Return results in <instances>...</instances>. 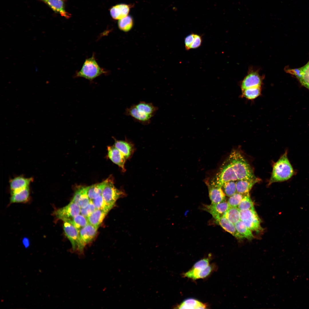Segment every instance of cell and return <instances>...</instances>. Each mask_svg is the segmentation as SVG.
I'll list each match as a JSON object with an SVG mask.
<instances>
[{
	"mask_svg": "<svg viewBox=\"0 0 309 309\" xmlns=\"http://www.w3.org/2000/svg\"><path fill=\"white\" fill-rule=\"evenodd\" d=\"M296 173L288 158L286 150L274 165L269 184L287 181L294 175Z\"/></svg>",
	"mask_w": 309,
	"mask_h": 309,
	"instance_id": "obj_1",
	"label": "cell"
},
{
	"mask_svg": "<svg viewBox=\"0 0 309 309\" xmlns=\"http://www.w3.org/2000/svg\"><path fill=\"white\" fill-rule=\"evenodd\" d=\"M228 160L238 179L257 178L249 165L239 151L236 150H233Z\"/></svg>",
	"mask_w": 309,
	"mask_h": 309,
	"instance_id": "obj_2",
	"label": "cell"
},
{
	"mask_svg": "<svg viewBox=\"0 0 309 309\" xmlns=\"http://www.w3.org/2000/svg\"><path fill=\"white\" fill-rule=\"evenodd\" d=\"M237 180V177L227 159L222 165L209 185L222 187L223 184L227 182Z\"/></svg>",
	"mask_w": 309,
	"mask_h": 309,
	"instance_id": "obj_3",
	"label": "cell"
},
{
	"mask_svg": "<svg viewBox=\"0 0 309 309\" xmlns=\"http://www.w3.org/2000/svg\"><path fill=\"white\" fill-rule=\"evenodd\" d=\"M105 72L99 66L93 56L86 60L76 76L91 80Z\"/></svg>",
	"mask_w": 309,
	"mask_h": 309,
	"instance_id": "obj_4",
	"label": "cell"
},
{
	"mask_svg": "<svg viewBox=\"0 0 309 309\" xmlns=\"http://www.w3.org/2000/svg\"><path fill=\"white\" fill-rule=\"evenodd\" d=\"M63 221V227L65 233L70 241L73 249L82 252L85 246L81 239L79 231L69 222Z\"/></svg>",
	"mask_w": 309,
	"mask_h": 309,
	"instance_id": "obj_5",
	"label": "cell"
},
{
	"mask_svg": "<svg viewBox=\"0 0 309 309\" xmlns=\"http://www.w3.org/2000/svg\"><path fill=\"white\" fill-rule=\"evenodd\" d=\"M125 195L124 192L115 187L113 181L110 178L102 194L104 201L112 208L118 199Z\"/></svg>",
	"mask_w": 309,
	"mask_h": 309,
	"instance_id": "obj_6",
	"label": "cell"
},
{
	"mask_svg": "<svg viewBox=\"0 0 309 309\" xmlns=\"http://www.w3.org/2000/svg\"><path fill=\"white\" fill-rule=\"evenodd\" d=\"M80 207L71 201L66 206L55 211L54 215L57 219L64 221L80 214Z\"/></svg>",
	"mask_w": 309,
	"mask_h": 309,
	"instance_id": "obj_7",
	"label": "cell"
},
{
	"mask_svg": "<svg viewBox=\"0 0 309 309\" xmlns=\"http://www.w3.org/2000/svg\"><path fill=\"white\" fill-rule=\"evenodd\" d=\"M287 73L294 76L303 86L309 90V61L300 68L286 69Z\"/></svg>",
	"mask_w": 309,
	"mask_h": 309,
	"instance_id": "obj_8",
	"label": "cell"
},
{
	"mask_svg": "<svg viewBox=\"0 0 309 309\" xmlns=\"http://www.w3.org/2000/svg\"><path fill=\"white\" fill-rule=\"evenodd\" d=\"M263 77L257 71L251 70L243 79L241 84V90L249 88L261 87Z\"/></svg>",
	"mask_w": 309,
	"mask_h": 309,
	"instance_id": "obj_9",
	"label": "cell"
},
{
	"mask_svg": "<svg viewBox=\"0 0 309 309\" xmlns=\"http://www.w3.org/2000/svg\"><path fill=\"white\" fill-rule=\"evenodd\" d=\"M89 186L80 187L76 190L72 201L76 204L81 208L86 207L91 200L88 195Z\"/></svg>",
	"mask_w": 309,
	"mask_h": 309,
	"instance_id": "obj_10",
	"label": "cell"
},
{
	"mask_svg": "<svg viewBox=\"0 0 309 309\" xmlns=\"http://www.w3.org/2000/svg\"><path fill=\"white\" fill-rule=\"evenodd\" d=\"M229 207L227 202L225 201L218 204L206 205L204 209L210 213L216 221L223 216Z\"/></svg>",
	"mask_w": 309,
	"mask_h": 309,
	"instance_id": "obj_11",
	"label": "cell"
},
{
	"mask_svg": "<svg viewBox=\"0 0 309 309\" xmlns=\"http://www.w3.org/2000/svg\"><path fill=\"white\" fill-rule=\"evenodd\" d=\"M33 181L32 178H26L23 176L16 177L9 181L11 193H13L29 187Z\"/></svg>",
	"mask_w": 309,
	"mask_h": 309,
	"instance_id": "obj_12",
	"label": "cell"
},
{
	"mask_svg": "<svg viewBox=\"0 0 309 309\" xmlns=\"http://www.w3.org/2000/svg\"><path fill=\"white\" fill-rule=\"evenodd\" d=\"M107 149L109 159L124 171V164L127 159L126 157L114 145L108 146Z\"/></svg>",
	"mask_w": 309,
	"mask_h": 309,
	"instance_id": "obj_13",
	"label": "cell"
},
{
	"mask_svg": "<svg viewBox=\"0 0 309 309\" xmlns=\"http://www.w3.org/2000/svg\"><path fill=\"white\" fill-rule=\"evenodd\" d=\"M260 181L257 178L251 179H241L236 181L237 192L245 195L249 193L253 186Z\"/></svg>",
	"mask_w": 309,
	"mask_h": 309,
	"instance_id": "obj_14",
	"label": "cell"
},
{
	"mask_svg": "<svg viewBox=\"0 0 309 309\" xmlns=\"http://www.w3.org/2000/svg\"><path fill=\"white\" fill-rule=\"evenodd\" d=\"M97 229V228L88 223L79 231L81 239L85 246L93 239L96 234Z\"/></svg>",
	"mask_w": 309,
	"mask_h": 309,
	"instance_id": "obj_15",
	"label": "cell"
},
{
	"mask_svg": "<svg viewBox=\"0 0 309 309\" xmlns=\"http://www.w3.org/2000/svg\"><path fill=\"white\" fill-rule=\"evenodd\" d=\"M135 105L139 114L143 116L152 118L158 110V108L152 103L144 101H140Z\"/></svg>",
	"mask_w": 309,
	"mask_h": 309,
	"instance_id": "obj_16",
	"label": "cell"
},
{
	"mask_svg": "<svg viewBox=\"0 0 309 309\" xmlns=\"http://www.w3.org/2000/svg\"><path fill=\"white\" fill-rule=\"evenodd\" d=\"M124 114L126 115L130 116L135 121L144 125L148 124L151 122L152 118L140 115L135 104H133L130 107L127 108L125 110Z\"/></svg>",
	"mask_w": 309,
	"mask_h": 309,
	"instance_id": "obj_17",
	"label": "cell"
},
{
	"mask_svg": "<svg viewBox=\"0 0 309 309\" xmlns=\"http://www.w3.org/2000/svg\"><path fill=\"white\" fill-rule=\"evenodd\" d=\"M47 5L55 12L58 13L66 18H68L70 15L65 10L63 0H39Z\"/></svg>",
	"mask_w": 309,
	"mask_h": 309,
	"instance_id": "obj_18",
	"label": "cell"
},
{
	"mask_svg": "<svg viewBox=\"0 0 309 309\" xmlns=\"http://www.w3.org/2000/svg\"><path fill=\"white\" fill-rule=\"evenodd\" d=\"M216 222L225 231L229 232L239 240H242L244 237L237 231L235 225L225 217L223 216Z\"/></svg>",
	"mask_w": 309,
	"mask_h": 309,
	"instance_id": "obj_19",
	"label": "cell"
},
{
	"mask_svg": "<svg viewBox=\"0 0 309 309\" xmlns=\"http://www.w3.org/2000/svg\"><path fill=\"white\" fill-rule=\"evenodd\" d=\"M209 195L211 204H218L225 201V195L221 187L209 185Z\"/></svg>",
	"mask_w": 309,
	"mask_h": 309,
	"instance_id": "obj_20",
	"label": "cell"
},
{
	"mask_svg": "<svg viewBox=\"0 0 309 309\" xmlns=\"http://www.w3.org/2000/svg\"><path fill=\"white\" fill-rule=\"evenodd\" d=\"M216 266L213 264H209L205 270L198 272H193L188 271L183 274L185 277L196 280L203 278L208 276L216 269Z\"/></svg>",
	"mask_w": 309,
	"mask_h": 309,
	"instance_id": "obj_21",
	"label": "cell"
},
{
	"mask_svg": "<svg viewBox=\"0 0 309 309\" xmlns=\"http://www.w3.org/2000/svg\"><path fill=\"white\" fill-rule=\"evenodd\" d=\"M114 146L124 156L126 159H128L133 153V146L130 142L126 140H117L114 138Z\"/></svg>",
	"mask_w": 309,
	"mask_h": 309,
	"instance_id": "obj_22",
	"label": "cell"
},
{
	"mask_svg": "<svg viewBox=\"0 0 309 309\" xmlns=\"http://www.w3.org/2000/svg\"><path fill=\"white\" fill-rule=\"evenodd\" d=\"M108 213L104 210L96 209L87 218L89 223L98 229Z\"/></svg>",
	"mask_w": 309,
	"mask_h": 309,
	"instance_id": "obj_23",
	"label": "cell"
},
{
	"mask_svg": "<svg viewBox=\"0 0 309 309\" xmlns=\"http://www.w3.org/2000/svg\"><path fill=\"white\" fill-rule=\"evenodd\" d=\"M129 10L128 5L120 4L112 7L110 10V13L113 19H120L128 16Z\"/></svg>",
	"mask_w": 309,
	"mask_h": 309,
	"instance_id": "obj_24",
	"label": "cell"
},
{
	"mask_svg": "<svg viewBox=\"0 0 309 309\" xmlns=\"http://www.w3.org/2000/svg\"><path fill=\"white\" fill-rule=\"evenodd\" d=\"M30 198L29 187L19 191L11 193L10 198L11 203H25Z\"/></svg>",
	"mask_w": 309,
	"mask_h": 309,
	"instance_id": "obj_25",
	"label": "cell"
},
{
	"mask_svg": "<svg viewBox=\"0 0 309 309\" xmlns=\"http://www.w3.org/2000/svg\"><path fill=\"white\" fill-rule=\"evenodd\" d=\"M206 304L192 298H189L183 301L177 306L179 309H205L207 308Z\"/></svg>",
	"mask_w": 309,
	"mask_h": 309,
	"instance_id": "obj_26",
	"label": "cell"
},
{
	"mask_svg": "<svg viewBox=\"0 0 309 309\" xmlns=\"http://www.w3.org/2000/svg\"><path fill=\"white\" fill-rule=\"evenodd\" d=\"M109 178L102 182L90 186L88 191V195L92 200L102 195L103 191L108 183Z\"/></svg>",
	"mask_w": 309,
	"mask_h": 309,
	"instance_id": "obj_27",
	"label": "cell"
},
{
	"mask_svg": "<svg viewBox=\"0 0 309 309\" xmlns=\"http://www.w3.org/2000/svg\"><path fill=\"white\" fill-rule=\"evenodd\" d=\"M261 87H256L242 90L241 96L249 100H254L261 95Z\"/></svg>",
	"mask_w": 309,
	"mask_h": 309,
	"instance_id": "obj_28",
	"label": "cell"
},
{
	"mask_svg": "<svg viewBox=\"0 0 309 309\" xmlns=\"http://www.w3.org/2000/svg\"><path fill=\"white\" fill-rule=\"evenodd\" d=\"M65 221L70 223L79 231L89 223L87 218L80 214L72 218L63 221Z\"/></svg>",
	"mask_w": 309,
	"mask_h": 309,
	"instance_id": "obj_29",
	"label": "cell"
},
{
	"mask_svg": "<svg viewBox=\"0 0 309 309\" xmlns=\"http://www.w3.org/2000/svg\"><path fill=\"white\" fill-rule=\"evenodd\" d=\"M238 232L244 238L251 240L254 237L251 230L249 229L243 222L240 220L235 224Z\"/></svg>",
	"mask_w": 309,
	"mask_h": 309,
	"instance_id": "obj_30",
	"label": "cell"
},
{
	"mask_svg": "<svg viewBox=\"0 0 309 309\" xmlns=\"http://www.w3.org/2000/svg\"><path fill=\"white\" fill-rule=\"evenodd\" d=\"M223 216L235 225L240 220V210L237 207H229Z\"/></svg>",
	"mask_w": 309,
	"mask_h": 309,
	"instance_id": "obj_31",
	"label": "cell"
},
{
	"mask_svg": "<svg viewBox=\"0 0 309 309\" xmlns=\"http://www.w3.org/2000/svg\"><path fill=\"white\" fill-rule=\"evenodd\" d=\"M118 25L119 28L122 31L127 32L131 29L133 25V20L130 16H127L119 19Z\"/></svg>",
	"mask_w": 309,
	"mask_h": 309,
	"instance_id": "obj_32",
	"label": "cell"
},
{
	"mask_svg": "<svg viewBox=\"0 0 309 309\" xmlns=\"http://www.w3.org/2000/svg\"><path fill=\"white\" fill-rule=\"evenodd\" d=\"M236 181H231L223 184L222 188L225 195L230 197L237 193Z\"/></svg>",
	"mask_w": 309,
	"mask_h": 309,
	"instance_id": "obj_33",
	"label": "cell"
},
{
	"mask_svg": "<svg viewBox=\"0 0 309 309\" xmlns=\"http://www.w3.org/2000/svg\"><path fill=\"white\" fill-rule=\"evenodd\" d=\"M237 208L240 211L254 209L253 202L250 197L249 193L244 195Z\"/></svg>",
	"mask_w": 309,
	"mask_h": 309,
	"instance_id": "obj_34",
	"label": "cell"
},
{
	"mask_svg": "<svg viewBox=\"0 0 309 309\" xmlns=\"http://www.w3.org/2000/svg\"><path fill=\"white\" fill-rule=\"evenodd\" d=\"M91 200L96 209H101L108 213L112 208L104 201L102 195Z\"/></svg>",
	"mask_w": 309,
	"mask_h": 309,
	"instance_id": "obj_35",
	"label": "cell"
},
{
	"mask_svg": "<svg viewBox=\"0 0 309 309\" xmlns=\"http://www.w3.org/2000/svg\"><path fill=\"white\" fill-rule=\"evenodd\" d=\"M240 220L243 221L251 219H260L254 209L240 211Z\"/></svg>",
	"mask_w": 309,
	"mask_h": 309,
	"instance_id": "obj_36",
	"label": "cell"
},
{
	"mask_svg": "<svg viewBox=\"0 0 309 309\" xmlns=\"http://www.w3.org/2000/svg\"><path fill=\"white\" fill-rule=\"evenodd\" d=\"M242 221L251 230L259 232L263 229L260 225V219H251Z\"/></svg>",
	"mask_w": 309,
	"mask_h": 309,
	"instance_id": "obj_37",
	"label": "cell"
},
{
	"mask_svg": "<svg viewBox=\"0 0 309 309\" xmlns=\"http://www.w3.org/2000/svg\"><path fill=\"white\" fill-rule=\"evenodd\" d=\"M209 257L202 259L196 263L190 270L194 272H199L205 269L209 265Z\"/></svg>",
	"mask_w": 309,
	"mask_h": 309,
	"instance_id": "obj_38",
	"label": "cell"
},
{
	"mask_svg": "<svg viewBox=\"0 0 309 309\" xmlns=\"http://www.w3.org/2000/svg\"><path fill=\"white\" fill-rule=\"evenodd\" d=\"M244 195L237 192L230 197L227 202L229 207H237Z\"/></svg>",
	"mask_w": 309,
	"mask_h": 309,
	"instance_id": "obj_39",
	"label": "cell"
},
{
	"mask_svg": "<svg viewBox=\"0 0 309 309\" xmlns=\"http://www.w3.org/2000/svg\"><path fill=\"white\" fill-rule=\"evenodd\" d=\"M96 208L91 200L89 204L85 207L81 209L80 214L87 218L95 210Z\"/></svg>",
	"mask_w": 309,
	"mask_h": 309,
	"instance_id": "obj_40",
	"label": "cell"
},
{
	"mask_svg": "<svg viewBox=\"0 0 309 309\" xmlns=\"http://www.w3.org/2000/svg\"><path fill=\"white\" fill-rule=\"evenodd\" d=\"M202 38L199 35L195 34L194 40L191 45L190 49H195L200 47L202 43Z\"/></svg>",
	"mask_w": 309,
	"mask_h": 309,
	"instance_id": "obj_41",
	"label": "cell"
},
{
	"mask_svg": "<svg viewBox=\"0 0 309 309\" xmlns=\"http://www.w3.org/2000/svg\"><path fill=\"white\" fill-rule=\"evenodd\" d=\"M195 34L192 33L187 36L185 39V44L186 50H189L190 49V46L195 37Z\"/></svg>",
	"mask_w": 309,
	"mask_h": 309,
	"instance_id": "obj_42",
	"label": "cell"
}]
</instances>
